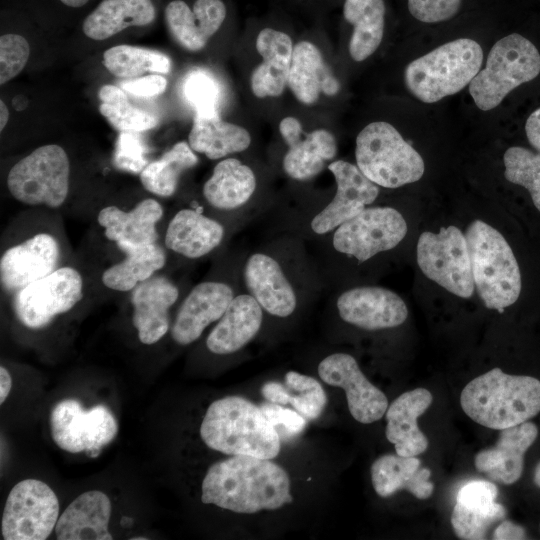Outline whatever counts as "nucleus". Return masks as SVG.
I'll return each instance as SVG.
<instances>
[{"instance_id": "obj_1", "label": "nucleus", "mask_w": 540, "mask_h": 540, "mask_svg": "<svg viewBox=\"0 0 540 540\" xmlns=\"http://www.w3.org/2000/svg\"><path fill=\"white\" fill-rule=\"evenodd\" d=\"M201 500L235 513L276 510L292 502L288 473L271 459L234 455L212 464Z\"/></svg>"}, {"instance_id": "obj_2", "label": "nucleus", "mask_w": 540, "mask_h": 540, "mask_svg": "<svg viewBox=\"0 0 540 540\" xmlns=\"http://www.w3.org/2000/svg\"><path fill=\"white\" fill-rule=\"evenodd\" d=\"M203 442L226 455L277 457L281 439L260 406L236 395L212 402L200 426Z\"/></svg>"}, {"instance_id": "obj_3", "label": "nucleus", "mask_w": 540, "mask_h": 540, "mask_svg": "<svg viewBox=\"0 0 540 540\" xmlns=\"http://www.w3.org/2000/svg\"><path fill=\"white\" fill-rule=\"evenodd\" d=\"M460 403L477 424L502 430L524 423L540 412V380L493 368L464 387Z\"/></svg>"}, {"instance_id": "obj_4", "label": "nucleus", "mask_w": 540, "mask_h": 540, "mask_svg": "<svg viewBox=\"0 0 540 540\" xmlns=\"http://www.w3.org/2000/svg\"><path fill=\"white\" fill-rule=\"evenodd\" d=\"M474 285L484 305L502 311L521 293V273L516 257L504 236L482 220L466 230Z\"/></svg>"}, {"instance_id": "obj_5", "label": "nucleus", "mask_w": 540, "mask_h": 540, "mask_svg": "<svg viewBox=\"0 0 540 540\" xmlns=\"http://www.w3.org/2000/svg\"><path fill=\"white\" fill-rule=\"evenodd\" d=\"M482 61L483 50L478 42L458 38L410 62L404 71V82L418 100L434 103L469 85Z\"/></svg>"}, {"instance_id": "obj_6", "label": "nucleus", "mask_w": 540, "mask_h": 540, "mask_svg": "<svg viewBox=\"0 0 540 540\" xmlns=\"http://www.w3.org/2000/svg\"><path fill=\"white\" fill-rule=\"evenodd\" d=\"M357 167L373 183L398 188L420 180L425 171L421 155L390 123L365 126L356 138Z\"/></svg>"}, {"instance_id": "obj_7", "label": "nucleus", "mask_w": 540, "mask_h": 540, "mask_svg": "<svg viewBox=\"0 0 540 540\" xmlns=\"http://www.w3.org/2000/svg\"><path fill=\"white\" fill-rule=\"evenodd\" d=\"M540 73V54L524 36L513 33L498 40L486 65L469 84V93L482 111L496 108L516 87Z\"/></svg>"}, {"instance_id": "obj_8", "label": "nucleus", "mask_w": 540, "mask_h": 540, "mask_svg": "<svg viewBox=\"0 0 540 540\" xmlns=\"http://www.w3.org/2000/svg\"><path fill=\"white\" fill-rule=\"evenodd\" d=\"M70 163L65 150L55 144L36 148L9 171L11 195L27 205L58 208L69 191Z\"/></svg>"}, {"instance_id": "obj_9", "label": "nucleus", "mask_w": 540, "mask_h": 540, "mask_svg": "<svg viewBox=\"0 0 540 540\" xmlns=\"http://www.w3.org/2000/svg\"><path fill=\"white\" fill-rule=\"evenodd\" d=\"M416 258L430 280L461 298L472 296L475 285L469 248L458 227H442L438 233L423 232L417 242Z\"/></svg>"}, {"instance_id": "obj_10", "label": "nucleus", "mask_w": 540, "mask_h": 540, "mask_svg": "<svg viewBox=\"0 0 540 540\" xmlns=\"http://www.w3.org/2000/svg\"><path fill=\"white\" fill-rule=\"evenodd\" d=\"M59 502L46 483L25 479L10 491L1 521L5 540H45L55 529Z\"/></svg>"}, {"instance_id": "obj_11", "label": "nucleus", "mask_w": 540, "mask_h": 540, "mask_svg": "<svg viewBox=\"0 0 540 540\" xmlns=\"http://www.w3.org/2000/svg\"><path fill=\"white\" fill-rule=\"evenodd\" d=\"M51 436L57 446L70 453L85 451L97 457L117 435V421L108 407L98 404L89 410L79 401L64 399L51 411Z\"/></svg>"}, {"instance_id": "obj_12", "label": "nucleus", "mask_w": 540, "mask_h": 540, "mask_svg": "<svg viewBox=\"0 0 540 540\" xmlns=\"http://www.w3.org/2000/svg\"><path fill=\"white\" fill-rule=\"evenodd\" d=\"M83 297V279L72 267H61L14 294L18 320L30 329H40L71 310Z\"/></svg>"}, {"instance_id": "obj_13", "label": "nucleus", "mask_w": 540, "mask_h": 540, "mask_svg": "<svg viewBox=\"0 0 540 540\" xmlns=\"http://www.w3.org/2000/svg\"><path fill=\"white\" fill-rule=\"evenodd\" d=\"M402 214L392 207H366L334 230L333 246L343 254L365 262L395 248L407 234Z\"/></svg>"}, {"instance_id": "obj_14", "label": "nucleus", "mask_w": 540, "mask_h": 540, "mask_svg": "<svg viewBox=\"0 0 540 540\" xmlns=\"http://www.w3.org/2000/svg\"><path fill=\"white\" fill-rule=\"evenodd\" d=\"M319 377L328 385L342 388L352 417L363 424L378 421L386 413L388 399L362 373L355 358L333 353L318 365Z\"/></svg>"}, {"instance_id": "obj_15", "label": "nucleus", "mask_w": 540, "mask_h": 540, "mask_svg": "<svg viewBox=\"0 0 540 540\" xmlns=\"http://www.w3.org/2000/svg\"><path fill=\"white\" fill-rule=\"evenodd\" d=\"M328 169L335 178L337 190L331 202L311 221V229L317 234L335 230L372 204L379 194L378 185L349 162L337 160L330 163Z\"/></svg>"}, {"instance_id": "obj_16", "label": "nucleus", "mask_w": 540, "mask_h": 540, "mask_svg": "<svg viewBox=\"0 0 540 540\" xmlns=\"http://www.w3.org/2000/svg\"><path fill=\"white\" fill-rule=\"evenodd\" d=\"M60 248L54 236L38 233L8 248L0 259L3 289L16 293L57 269Z\"/></svg>"}, {"instance_id": "obj_17", "label": "nucleus", "mask_w": 540, "mask_h": 540, "mask_svg": "<svg viewBox=\"0 0 540 540\" xmlns=\"http://www.w3.org/2000/svg\"><path fill=\"white\" fill-rule=\"evenodd\" d=\"M337 309L342 320L365 330L397 327L408 316L407 306L399 295L376 286L343 292L337 299Z\"/></svg>"}, {"instance_id": "obj_18", "label": "nucleus", "mask_w": 540, "mask_h": 540, "mask_svg": "<svg viewBox=\"0 0 540 540\" xmlns=\"http://www.w3.org/2000/svg\"><path fill=\"white\" fill-rule=\"evenodd\" d=\"M279 131L289 149L283 158V169L295 180H308L319 174L325 162L337 153L335 137L325 129L305 133L301 123L288 116L281 120Z\"/></svg>"}, {"instance_id": "obj_19", "label": "nucleus", "mask_w": 540, "mask_h": 540, "mask_svg": "<svg viewBox=\"0 0 540 540\" xmlns=\"http://www.w3.org/2000/svg\"><path fill=\"white\" fill-rule=\"evenodd\" d=\"M233 298L228 284L205 281L196 285L177 312L171 328L173 340L180 345L196 341L208 325L222 317Z\"/></svg>"}, {"instance_id": "obj_20", "label": "nucleus", "mask_w": 540, "mask_h": 540, "mask_svg": "<svg viewBox=\"0 0 540 540\" xmlns=\"http://www.w3.org/2000/svg\"><path fill=\"white\" fill-rule=\"evenodd\" d=\"M178 296L177 286L164 276L153 275L132 290V323L140 342L154 344L168 332L169 309Z\"/></svg>"}, {"instance_id": "obj_21", "label": "nucleus", "mask_w": 540, "mask_h": 540, "mask_svg": "<svg viewBox=\"0 0 540 540\" xmlns=\"http://www.w3.org/2000/svg\"><path fill=\"white\" fill-rule=\"evenodd\" d=\"M225 17L226 7L221 0H196L193 10L184 1L174 0L165 9V22L171 36L192 52L205 47Z\"/></svg>"}, {"instance_id": "obj_22", "label": "nucleus", "mask_w": 540, "mask_h": 540, "mask_svg": "<svg viewBox=\"0 0 540 540\" xmlns=\"http://www.w3.org/2000/svg\"><path fill=\"white\" fill-rule=\"evenodd\" d=\"M246 288L263 310L277 317H288L297 305L295 291L279 263L269 255H251L243 270Z\"/></svg>"}, {"instance_id": "obj_23", "label": "nucleus", "mask_w": 540, "mask_h": 540, "mask_svg": "<svg viewBox=\"0 0 540 540\" xmlns=\"http://www.w3.org/2000/svg\"><path fill=\"white\" fill-rule=\"evenodd\" d=\"M500 431L495 446L476 455L475 466L492 480L509 485L521 477L524 454L536 440L538 429L526 421Z\"/></svg>"}, {"instance_id": "obj_24", "label": "nucleus", "mask_w": 540, "mask_h": 540, "mask_svg": "<svg viewBox=\"0 0 540 540\" xmlns=\"http://www.w3.org/2000/svg\"><path fill=\"white\" fill-rule=\"evenodd\" d=\"M432 394L424 388L404 392L386 410V438L401 456H418L426 451L428 439L418 428L417 419L432 403Z\"/></svg>"}, {"instance_id": "obj_25", "label": "nucleus", "mask_w": 540, "mask_h": 540, "mask_svg": "<svg viewBox=\"0 0 540 540\" xmlns=\"http://www.w3.org/2000/svg\"><path fill=\"white\" fill-rule=\"evenodd\" d=\"M109 497L90 490L76 497L58 518L55 534L58 540H111L108 525L111 516Z\"/></svg>"}, {"instance_id": "obj_26", "label": "nucleus", "mask_w": 540, "mask_h": 540, "mask_svg": "<svg viewBox=\"0 0 540 540\" xmlns=\"http://www.w3.org/2000/svg\"><path fill=\"white\" fill-rule=\"evenodd\" d=\"M250 294L234 296L206 340L207 348L214 354L227 355L237 352L259 332L263 311Z\"/></svg>"}, {"instance_id": "obj_27", "label": "nucleus", "mask_w": 540, "mask_h": 540, "mask_svg": "<svg viewBox=\"0 0 540 540\" xmlns=\"http://www.w3.org/2000/svg\"><path fill=\"white\" fill-rule=\"evenodd\" d=\"M291 38L284 32L265 28L256 39V49L263 58L251 75L250 86L258 98L277 97L284 91L293 54Z\"/></svg>"}, {"instance_id": "obj_28", "label": "nucleus", "mask_w": 540, "mask_h": 540, "mask_svg": "<svg viewBox=\"0 0 540 540\" xmlns=\"http://www.w3.org/2000/svg\"><path fill=\"white\" fill-rule=\"evenodd\" d=\"M162 215L163 209L159 202L148 198L130 211L107 206L100 210L97 220L104 228L105 236L116 244L145 245L156 243V226Z\"/></svg>"}, {"instance_id": "obj_29", "label": "nucleus", "mask_w": 540, "mask_h": 540, "mask_svg": "<svg viewBox=\"0 0 540 540\" xmlns=\"http://www.w3.org/2000/svg\"><path fill=\"white\" fill-rule=\"evenodd\" d=\"M287 85L296 99L306 105L315 103L321 93L333 96L340 89L320 50L308 41L293 48Z\"/></svg>"}, {"instance_id": "obj_30", "label": "nucleus", "mask_w": 540, "mask_h": 540, "mask_svg": "<svg viewBox=\"0 0 540 540\" xmlns=\"http://www.w3.org/2000/svg\"><path fill=\"white\" fill-rule=\"evenodd\" d=\"M223 226L193 209H181L168 224L165 245L190 259L200 258L222 242Z\"/></svg>"}, {"instance_id": "obj_31", "label": "nucleus", "mask_w": 540, "mask_h": 540, "mask_svg": "<svg viewBox=\"0 0 540 540\" xmlns=\"http://www.w3.org/2000/svg\"><path fill=\"white\" fill-rule=\"evenodd\" d=\"M155 15L151 0H102L85 18L82 30L93 40H104L128 27L148 25Z\"/></svg>"}, {"instance_id": "obj_32", "label": "nucleus", "mask_w": 540, "mask_h": 540, "mask_svg": "<svg viewBox=\"0 0 540 540\" xmlns=\"http://www.w3.org/2000/svg\"><path fill=\"white\" fill-rule=\"evenodd\" d=\"M256 178L252 169L235 158L220 161L203 186L206 201L219 210H233L253 195Z\"/></svg>"}, {"instance_id": "obj_33", "label": "nucleus", "mask_w": 540, "mask_h": 540, "mask_svg": "<svg viewBox=\"0 0 540 540\" xmlns=\"http://www.w3.org/2000/svg\"><path fill=\"white\" fill-rule=\"evenodd\" d=\"M116 245L125 257L103 272L102 282L109 289L120 292L132 291L139 283L152 277L166 263V253L157 243L145 245L118 243Z\"/></svg>"}, {"instance_id": "obj_34", "label": "nucleus", "mask_w": 540, "mask_h": 540, "mask_svg": "<svg viewBox=\"0 0 540 540\" xmlns=\"http://www.w3.org/2000/svg\"><path fill=\"white\" fill-rule=\"evenodd\" d=\"M188 143L193 151L215 160L246 150L251 136L243 127L225 122L219 116L195 115Z\"/></svg>"}, {"instance_id": "obj_35", "label": "nucleus", "mask_w": 540, "mask_h": 540, "mask_svg": "<svg viewBox=\"0 0 540 540\" xmlns=\"http://www.w3.org/2000/svg\"><path fill=\"white\" fill-rule=\"evenodd\" d=\"M345 20L353 25L349 54L361 62L371 56L381 44L385 25L383 0H345Z\"/></svg>"}, {"instance_id": "obj_36", "label": "nucleus", "mask_w": 540, "mask_h": 540, "mask_svg": "<svg viewBox=\"0 0 540 540\" xmlns=\"http://www.w3.org/2000/svg\"><path fill=\"white\" fill-rule=\"evenodd\" d=\"M261 394L268 402L290 404L309 420L318 418L327 403L322 385L315 378L296 371L287 372L283 382H266L261 387Z\"/></svg>"}, {"instance_id": "obj_37", "label": "nucleus", "mask_w": 540, "mask_h": 540, "mask_svg": "<svg viewBox=\"0 0 540 540\" xmlns=\"http://www.w3.org/2000/svg\"><path fill=\"white\" fill-rule=\"evenodd\" d=\"M198 158L188 142L176 143L158 160L148 163L140 172V181L150 193L169 197L176 191L184 170L195 166Z\"/></svg>"}, {"instance_id": "obj_38", "label": "nucleus", "mask_w": 540, "mask_h": 540, "mask_svg": "<svg viewBox=\"0 0 540 540\" xmlns=\"http://www.w3.org/2000/svg\"><path fill=\"white\" fill-rule=\"evenodd\" d=\"M103 65L118 78L132 79L147 72L167 74L171 62L167 55L148 48L117 45L103 54Z\"/></svg>"}, {"instance_id": "obj_39", "label": "nucleus", "mask_w": 540, "mask_h": 540, "mask_svg": "<svg viewBox=\"0 0 540 540\" xmlns=\"http://www.w3.org/2000/svg\"><path fill=\"white\" fill-rule=\"evenodd\" d=\"M98 97L101 101L99 112L120 132L139 133L158 124L155 115L132 105L122 88L111 84L103 85Z\"/></svg>"}, {"instance_id": "obj_40", "label": "nucleus", "mask_w": 540, "mask_h": 540, "mask_svg": "<svg viewBox=\"0 0 540 540\" xmlns=\"http://www.w3.org/2000/svg\"><path fill=\"white\" fill-rule=\"evenodd\" d=\"M420 463L416 456L407 457L397 453L379 457L371 466V479L375 492L381 497L391 496L402 489L410 492Z\"/></svg>"}, {"instance_id": "obj_41", "label": "nucleus", "mask_w": 540, "mask_h": 540, "mask_svg": "<svg viewBox=\"0 0 540 540\" xmlns=\"http://www.w3.org/2000/svg\"><path fill=\"white\" fill-rule=\"evenodd\" d=\"M503 162L506 180L527 189L540 212V153L513 146L504 153Z\"/></svg>"}, {"instance_id": "obj_42", "label": "nucleus", "mask_w": 540, "mask_h": 540, "mask_svg": "<svg viewBox=\"0 0 540 540\" xmlns=\"http://www.w3.org/2000/svg\"><path fill=\"white\" fill-rule=\"evenodd\" d=\"M182 94L195 111V115L219 116L221 87L217 79L208 71L191 70L183 79Z\"/></svg>"}, {"instance_id": "obj_43", "label": "nucleus", "mask_w": 540, "mask_h": 540, "mask_svg": "<svg viewBox=\"0 0 540 540\" xmlns=\"http://www.w3.org/2000/svg\"><path fill=\"white\" fill-rule=\"evenodd\" d=\"M497 487L488 481H471L457 494V502L465 507L500 519L506 515L505 508L495 502Z\"/></svg>"}, {"instance_id": "obj_44", "label": "nucleus", "mask_w": 540, "mask_h": 540, "mask_svg": "<svg viewBox=\"0 0 540 540\" xmlns=\"http://www.w3.org/2000/svg\"><path fill=\"white\" fill-rule=\"evenodd\" d=\"M30 55L27 40L18 34L0 37V84L16 77L26 66Z\"/></svg>"}, {"instance_id": "obj_45", "label": "nucleus", "mask_w": 540, "mask_h": 540, "mask_svg": "<svg viewBox=\"0 0 540 540\" xmlns=\"http://www.w3.org/2000/svg\"><path fill=\"white\" fill-rule=\"evenodd\" d=\"M500 518L471 510L457 502L451 515V524L454 532L460 539H484L490 525Z\"/></svg>"}, {"instance_id": "obj_46", "label": "nucleus", "mask_w": 540, "mask_h": 540, "mask_svg": "<svg viewBox=\"0 0 540 540\" xmlns=\"http://www.w3.org/2000/svg\"><path fill=\"white\" fill-rule=\"evenodd\" d=\"M146 152V146L138 132H121L115 146V166L129 172L140 173L148 164Z\"/></svg>"}, {"instance_id": "obj_47", "label": "nucleus", "mask_w": 540, "mask_h": 540, "mask_svg": "<svg viewBox=\"0 0 540 540\" xmlns=\"http://www.w3.org/2000/svg\"><path fill=\"white\" fill-rule=\"evenodd\" d=\"M260 408L278 432L280 439L282 437L292 438L300 434L306 426V418L296 410L268 401L262 403Z\"/></svg>"}, {"instance_id": "obj_48", "label": "nucleus", "mask_w": 540, "mask_h": 540, "mask_svg": "<svg viewBox=\"0 0 540 540\" xmlns=\"http://www.w3.org/2000/svg\"><path fill=\"white\" fill-rule=\"evenodd\" d=\"M462 0H407L410 14L424 23H438L454 17Z\"/></svg>"}, {"instance_id": "obj_49", "label": "nucleus", "mask_w": 540, "mask_h": 540, "mask_svg": "<svg viewBox=\"0 0 540 540\" xmlns=\"http://www.w3.org/2000/svg\"><path fill=\"white\" fill-rule=\"evenodd\" d=\"M167 87V80L160 74L128 79L121 83V88L139 97H153L162 94Z\"/></svg>"}, {"instance_id": "obj_50", "label": "nucleus", "mask_w": 540, "mask_h": 540, "mask_svg": "<svg viewBox=\"0 0 540 540\" xmlns=\"http://www.w3.org/2000/svg\"><path fill=\"white\" fill-rule=\"evenodd\" d=\"M526 534L525 530L514 524L511 521L505 520L500 523L494 531L493 539L496 540H515V539H525Z\"/></svg>"}, {"instance_id": "obj_51", "label": "nucleus", "mask_w": 540, "mask_h": 540, "mask_svg": "<svg viewBox=\"0 0 540 540\" xmlns=\"http://www.w3.org/2000/svg\"><path fill=\"white\" fill-rule=\"evenodd\" d=\"M525 132L529 143L540 153V107L526 120Z\"/></svg>"}, {"instance_id": "obj_52", "label": "nucleus", "mask_w": 540, "mask_h": 540, "mask_svg": "<svg viewBox=\"0 0 540 540\" xmlns=\"http://www.w3.org/2000/svg\"><path fill=\"white\" fill-rule=\"evenodd\" d=\"M12 387V379L8 370L0 367V403L2 404L10 393Z\"/></svg>"}, {"instance_id": "obj_53", "label": "nucleus", "mask_w": 540, "mask_h": 540, "mask_svg": "<svg viewBox=\"0 0 540 540\" xmlns=\"http://www.w3.org/2000/svg\"><path fill=\"white\" fill-rule=\"evenodd\" d=\"M9 119V111L3 100L0 101V130L2 131Z\"/></svg>"}, {"instance_id": "obj_54", "label": "nucleus", "mask_w": 540, "mask_h": 540, "mask_svg": "<svg viewBox=\"0 0 540 540\" xmlns=\"http://www.w3.org/2000/svg\"><path fill=\"white\" fill-rule=\"evenodd\" d=\"M63 4L69 7H81L85 5L89 0H60Z\"/></svg>"}, {"instance_id": "obj_55", "label": "nucleus", "mask_w": 540, "mask_h": 540, "mask_svg": "<svg viewBox=\"0 0 540 540\" xmlns=\"http://www.w3.org/2000/svg\"><path fill=\"white\" fill-rule=\"evenodd\" d=\"M534 482L538 487H540V462L538 463L535 469Z\"/></svg>"}]
</instances>
